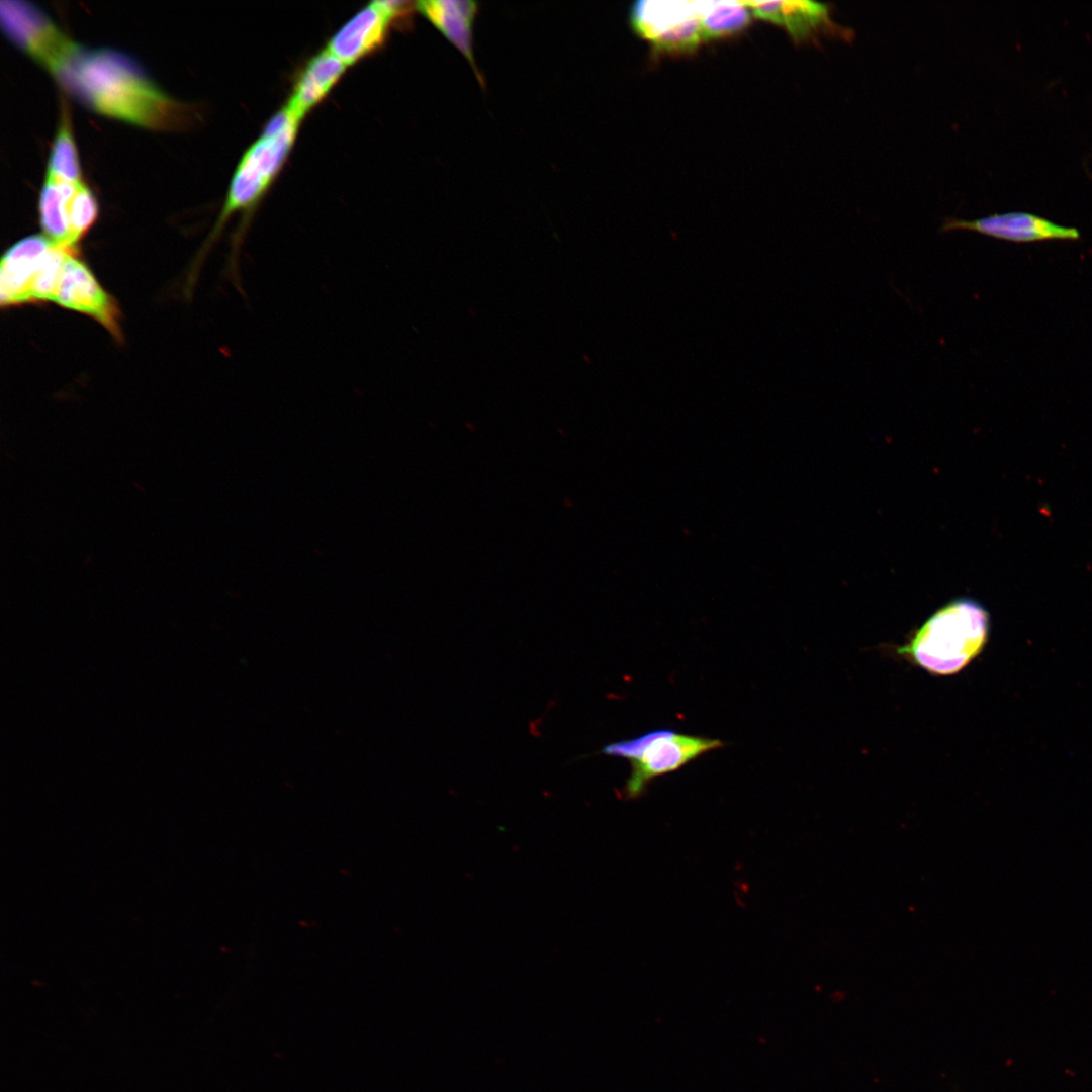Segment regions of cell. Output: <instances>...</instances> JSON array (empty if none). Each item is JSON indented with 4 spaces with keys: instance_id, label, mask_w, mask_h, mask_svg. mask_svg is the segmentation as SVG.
Returning <instances> with one entry per match:
<instances>
[{
    "instance_id": "obj_1",
    "label": "cell",
    "mask_w": 1092,
    "mask_h": 1092,
    "mask_svg": "<svg viewBox=\"0 0 1092 1092\" xmlns=\"http://www.w3.org/2000/svg\"><path fill=\"white\" fill-rule=\"evenodd\" d=\"M63 88L93 111L151 129L185 128L194 109L161 90L138 62L109 48L78 46L56 73Z\"/></svg>"
},
{
    "instance_id": "obj_2",
    "label": "cell",
    "mask_w": 1092,
    "mask_h": 1092,
    "mask_svg": "<svg viewBox=\"0 0 1092 1092\" xmlns=\"http://www.w3.org/2000/svg\"><path fill=\"white\" fill-rule=\"evenodd\" d=\"M301 120L285 106L266 123L260 136L245 151L232 177L226 198L213 230L200 251L201 259L219 237L234 213L243 214L232 243L230 270L237 278L239 254L254 211L281 171L296 140Z\"/></svg>"
},
{
    "instance_id": "obj_3",
    "label": "cell",
    "mask_w": 1092,
    "mask_h": 1092,
    "mask_svg": "<svg viewBox=\"0 0 1092 1092\" xmlns=\"http://www.w3.org/2000/svg\"><path fill=\"white\" fill-rule=\"evenodd\" d=\"M989 630L990 616L984 606L959 598L931 614L898 652L932 674L950 675L981 653Z\"/></svg>"
},
{
    "instance_id": "obj_4",
    "label": "cell",
    "mask_w": 1092,
    "mask_h": 1092,
    "mask_svg": "<svg viewBox=\"0 0 1092 1092\" xmlns=\"http://www.w3.org/2000/svg\"><path fill=\"white\" fill-rule=\"evenodd\" d=\"M722 745L718 739L660 729L631 740L610 743L602 751L630 761L631 774L623 795L632 800L640 797L653 779L675 771Z\"/></svg>"
},
{
    "instance_id": "obj_5",
    "label": "cell",
    "mask_w": 1092,
    "mask_h": 1092,
    "mask_svg": "<svg viewBox=\"0 0 1092 1092\" xmlns=\"http://www.w3.org/2000/svg\"><path fill=\"white\" fill-rule=\"evenodd\" d=\"M0 21L9 39L54 76L79 46L28 1L2 0Z\"/></svg>"
},
{
    "instance_id": "obj_6",
    "label": "cell",
    "mask_w": 1092,
    "mask_h": 1092,
    "mask_svg": "<svg viewBox=\"0 0 1092 1092\" xmlns=\"http://www.w3.org/2000/svg\"><path fill=\"white\" fill-rule=\"evenodd\" d=\"M630 23L660 54L691 53L703 40L695 1H636Z\"/></svg>"
},
{
    "instance_id": "obj_7",
    "label": "cell",
    "mask_w": 1092,
    "mask_h": 1092,
    "mask_svg": "<svg viewBox=\"0 0 1092 1092\" xmlns=\"http://www.w3.org/2000/svg\"><path fill=\"white\" fill-rule=\"evenodd\" d=\"M61 248L44 235H30L13 244L0 264L1 306L33 302Z\"/></svg>"
},
{
    "instance_id": "obj_8",
    "label": "cell",
    "mask_w": 1092,
    "mask_h": 1092,
    "mask_svg": "<svg viewBox=\"0 0 1092 1092\" xmlns=\"http://www.w3.org/2000/svg\"><path fill=\"white\" fill-rule=\"evenodd\" d=\"M413 4L403 1H374L359 10L327 43L326 49L348 67L378 51L390 28L405 21Z\"/></svg>"
},
{
    "instance_id": "obj_9",
    "label": "cell",
    "mask_w": 1092,
    "mask_h": 1092,
    "mask_svg": "<svg viewBox=\"0 0 1092 1092\" xmlns=\"http://www.w3.org/2000/svg\"><path fill=\"white\" fill-rule=\"evenodd\" d=\"M75 251L66 255L50 301L93 317L116 340H121L120 312L115 301Z\"/></svg>"
},
{
    "instance_id": "obj_10",
    "label": "cell",
    "mask_w": 1092,
    "mask_h": 1092,
    "mask_svg": "<svg viewBox=\"0 0 1092 1092\" xmlns=\"http://www.w3.org/2000/svg\"><path fill=\"white\" fill-rule=\"evenodd\" d=\"M960 230L972 231L1013 243L1080 238V232L1076 228L1061 225L1028 212L992 214L973 220L948 217L943 220L939 232L948 233Z\"/></svg>"
},
{
    "instance_id": "obj_11",
    "label": "cell",
    "mask_w": 1092,
    "mask_h": 1092,
    "mask_svg": "<svg viewBox=\"0 0 1092 1092\" xmlns=\"http://www.w3.org/2000/svg\"><path fill=\"white\" fill-rule=\"evenodd\" d=\"M348 66L324 49L312 56L293 84L285 107L300 120L325 97L346 72Z\"/></svg>"
},
{
    "instance_id": "obj_12",
    "label": "cell",
    "mask_w": 1092,
    "mask_h": 1092,
    "mask_svg": "<svg viewBox=\"0 0 1092 1092\" xmlns=\"http://www.w3.org/2000/svg\"><path fill=\"white\" fill-rule=\"evenodd\" d=\"M756 18L782 26L795 41L807 39L828 20V8L814 1H743Z\"/></svg>"
},
{
    "instance_id": "obj_13",
    "label": "cell",
    "mask_w": 1092,
    "mask_h": 1092,
    "mask_svg": "<svg viewBox=\"0 0 1092 1092\" xmlns=\"http://www.w3.org/2000/svg\"><path fill=\"white\" fill-rule=\"evenodd\" d=\"M417 9L427 17L462 54L474 68L472 54V22L477 5L471 1H419Z\"/></svg>"
},
{
    "instance_id": "obj_14",
    "label": "cell",
    "mask_w": 1092,
    "mask_h": 1092,
    "mask_svg": "<svg viewBox=\"0 0 1092 1092\" xmlns=\"http://www.w3.org/2000/svg\"><path fill=\"white\" fill-rule=\"evenodd\" d=\"M78 184L46 176L38 199L39 223L44 236L56 244L76 247L71 243L68 213Z\"/></svg>"
},
{
    "instance_id": "obj_15",
    "label": "cell",
    "mask_w": 1092,
    "mask_h": 1092,
    "mask_svg": "<svg viewBox=\"0 0 1092 1092\" xmlns=\"http://www.w3.org/2000/svg\"><path fill=\"white\" fill-rule=\"evenodd\" d=\"M703 40H714L743 30L750 10L743 1H695Z\"/></svg>"
},
{
    "instance_id": "obj_16",
    "label": "cell",
    "mask_w": 1092,
    "mask_h": 1092,
    "mask_svg": "<svg viewBox=\"0 0 1092 1092\" xmlns=\"http://www.w3.org/2000/svg\"><path fill=\"white\" fill-rule=\"evenodd\" d=\"M46 176L70 183L82 182L78 152L71 129L69 114L64 105L50 150Z\"/></svg>"
},
{
    "instance_id": "obj_17",
    "label": "cell",
    "mask_w": 1092,
    "mask_h": 1092,
    "mask_svg": "<svg viewBox=\"0 0 1092 1092\" xmlns=\"http://www.w3.org/2000/svg\"><path fill=\"white\" fill-rule=\"evenodd\" d=\"M98 216V203L92 190L82 181L76 189L69 203V229L72 245L76 244L88 233Z\"/></svg>"
}]
</instances>
